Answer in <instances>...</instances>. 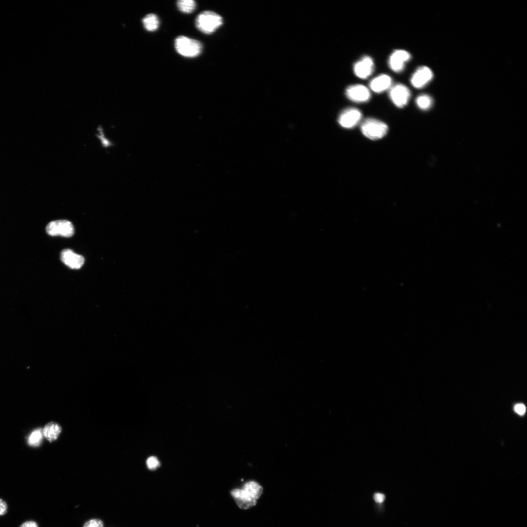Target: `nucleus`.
Segmentation results:
<instances>
[{
  "mask_svg": "<svg viewBox=\"0 0 527 527\" xmlns=\"http://www.w3.org/2000/svg\"><path fill=\"white\" fill-rule=\"evenodd\" d=\"M263 492V488L260 484L250 481L244 484L242 488L234 489L230 493L238 506L246 509L256 505Z\"/></svg>",
  "mask_w": 527,
  "mask_h": 527,
  "instance_id": "obj_1",
  "label": "nucleus"
},
{
  "mask_svg": "<svg viewBox=\"0 0 527 527\" xmlns=\"http://www.w3.org/2000/svg\"><path fill=\"white\" fill-rule=\"evenodd\" d=\"M196 27L205 34L214 32L223 24V18L219 14L211 11L200 13L196 19Z\"/></svg>",
  "mask_w": 527,
  "mask_h": 527,
  "instance_id": "obj_2",
  "label": "nucleus"
},
{
  "mask_svg": "<svg viewBox=\"0 0 527 527\" xmlns=\"http://www.w3.org/2000/svg\"><path fill=\"white\" fill-rule=\"evenodd\" d=\"M175 47L181 55L188 58H194L199 55L203 49L202 43L198 41L181 36L175 39Z\"/></svg>",
  "mask_w": 527,
  "mask_h": 527,
  "instance_id": "obj_3",
  "label": "nucleus"
},
{
  "mask_svg": "<svg viewBox=\"0 0 527 527\" xmlns=\"http://www.w3.org/2000/svg\"><path fill=\"white\" fill-rule=\"evenodd\" d=\"M362 133L367 138L376 140L384 137L387 132V125L378 120L368 118L363 121L361 125Z\"/></svg>",
  "mask_w": 527,
  "mask_h": 527,
  "instance_id": "obj_4",
  "label": "nucleus"
},
{
  "mask_svg": "<svg viewBox=\"0 0 527 527\" xmlns=\"http://www.w3.org/2000/svg\"><path fill=\"white\" fill-rule=\"evenodd\" d=\"M47 233L52 236L70 237L74 233L72 223L67 220H57L50 222L46 226Z\"/></svg>",
  "mask_w": 527,
  "mask_h": 527,
  "instance_id": "obj_5",
  "label": "nucleus"
},
{
  "mask_svg": "<svg viewBox=\"0 0 527 527\" xmlns=\"http://www.w3.org/2000/svg\"><path fill=\"white\" fill-rule=\"evenodd\" d=\"M410 91L405 85L396 84L389 89V96L392 102L398 107L405 106L410 98Z\"/></svg>",
  "mask_w": 527,
  "mask_h": 527,
  "instance_id": "obj_6",
  "label": "nucleus"
},
{
  "mask_svg": "<svg viewBox=\"0 0 527 527\" xmlns=\"http://www.w3.org/2000/svg\"><path fill=\"white\" fill-rule=\"evenodd\" d=\"M362 117V113L359 109L349 107L344 110L341 113L338 121L343 127L351 128L359 123Z\"/></svg>",
  "mask_w": 527,
  "mask_h": 527,
  "instance_id": "obj_7",
  "label": "nucleus"
},
{
  "mask_svg": "<svg viewBox=\"0 0 527 527\" xmlns=\"http://www.w3.org/2000/svg\"><path fill=\"white\" fill-rule=\"evenodd\" d=\"M345 94L349 100L359 103L368 101L371 97L369 89L360 84L349 85L346 88Z\"/></svg>",
  "mask_w": 527,
  "mask_h": 527,
  "instance_id": "obj_8",
  "label": "nucleus"
},
{
  "mask_svg": "<svg viewBox=\"0 0 527 527\" xmlns=\"http://www.w3.org/2000/svg\"><path fill=\"white\" fill-rule=\"evenodd\" d=\"M410 59L411 55L408 52L403 49H397L390 55L388 64L392 71L399 73L404 70L405 63Z\"/></svg>",
  "mask_w": 527,
  "mask_h": 527,
  "instance_id": "obj_9",
  "label": "nucleus"
},
{
  "mask_svg": "<svg viewBox=\"0 0 527 527\" xmlns=\"http://www.w3.org/2000/svg\"><path fill=\"white\" fill-rule=\"evenodd\" d=\"M353 72L358 78L365 79L368 78L374 69V63L372 59L365 56L357 61L353 65Z\"/></svg>",
  "mask_w": 527,
  "mask_h": 527,
  "instance_id": "obj_10",
  "label": "nucleus"
},
{
  "mask_svg": "<svg viewBox=\"0 0 527 527\" xmlns=\"http://www.w3.org/2000/svg\"><path fill=\"white\" fill-rule=\"evenodd\" d=\"M433 77V72L429 67L420 66L412 75L410 82L415 88H422L430 81Z\"/></svg>",
  "mask_w": 527,
  "mask_h": 527,
  "instance_id": "obj_11",
  "label": "nucleus"
},
{
  "mask_svg": "<svg viewBox=\"0 0 527 527\" xmlns=\"http://www.w3.org/2000/svg\"><path fill=\"white\" fill-rule=\"evenodd\" d=\"M61 261L67 266L72 269H79L83 264L84 258L74 253L72 250L66 249L61 253Z\"/></svg>",
  "mask_w": 527,
  "mask_h": 527,
  "instance_id": "obj_12",
  "label": "nucleus"
},
{
  "mask_svg": "<svg viewBox=\"0 0 527 527\" xmlns=\"http://www.w3.org/2000/svg\"><path fill=\"white\" fill-rule=\"evenodd\" d=\"M391 78L386 74L379 75L372 79L369 83L370 89L377 93H380L389 89L392 86Z\"/></svg>",
  "mask_w": 527,
  "mask_h": 527,
  "instance_id": "obj_13",
  "label": "nucleus"
},
{
  "mask_svg": "<svg viewBox=\"0 0 527 527\" xmlns=\"http://www.w3.org/2000/svg\"><path fill=\"white\" fill-rule=\"evenodd\" d=\"M43 436L50 442L57 439L61 432L60 426L54 422L47 424L42 429Z\"/></svg>",
  "mask_w": 527,
  "mask_h": 527,
  "instance_id": "obj_14",
  "label": "nucleus"
},
{
  "mask_svg": "<svg viewBox=\"0 0 527 527\" xmlns=\"http://www.w3.org/2000/svg\"><path fill=\"white\" fill-rule=\"evenodd\" d=\"M145 29L148 31H156L159 26V20L155 14H149L146 15L142 20Z\"/></svg>",
  "mask_w": 527,
  "mask_h": 527,
  "instance_id": "obj_15",
  "label": "nucleus"
},
{
  "mask_svg": "<svg viewBox=\"0 0 527 527\" xmlns=\"http://www.w3.org/2000/svg\"><path fill=\"white\" fill-rule=\"evenodd\" d=\"M416 103L418 107L424 110L429 109L432 105L433 100L427 94L418 96L416 99Z\"/></svg>",
  "mask_w": 527,
  "mask_h": 527,
  "instance_id": "obj_16",
  "label": "nucleus"
},
{
  "mask_svg": "<svg viewBox=\"0 0 527 527\" xmlns=\"http://www.w3.org/2000/svg\"><path fill=\"white\" fill-rule=\"evenodd\" d=\"M177 7L182 12L190 13L196 8V2L193 0H179L177 2Z\"/></svg>",
  "mask_w": 527,
  "mask_h": 527,
  "instance_id": "obj_17",
  "label": "nucleus"
},
{
  "mask_svg": "<svg viewBox=\"0 0 527 527\" xmlns=\"http://www.w3.org/2000/svg\"><path fill=\"white\" fill-rule=\"evenodd\" d=\"M43 436L42 429H35L30 434L28 438V443L31 446H38L41 442Z\"/></svg>",
  "mask_w": 527,
  "mask_h": 527,
  "instance_id": "obj_18",
  "label": "nucleus"
},
{
  "mask_svg": "<svg viewBox=\"0 0 527 527\" xmlns=\"http://www.w3.org/2000/svg\"><path fill=\"white\" fill-rule=\"evenodd\" d=\"M97 133H98V137L101 142V144L105 147H110L111 145V143L107 138L105 137V135L102 128H98Z\"/></svg>",
  "mask_w": 527,
  "mask_h": 527,
  "instance_id": "obj_19",
  "label": "nucleus"
},
{
  "mask_svg": "<svg viewBox=\"0 0 527 527\" xmlns=\"http://www.w3.org/2000/svg\"><path fill=\"white\" fill-rule=\"evenodd\" d=\"M83 527H103L101 520L99 519H92L87 521Z\"/></svg>",
  "mask_w": 527,
  "mask_h": 527,
  "instance_id": "obj_20",
  "label": "nucleus"
},
{
  "mask_svg": "<svg viewBox=\"0 0 527 527\" xmlns=\"http://www.w3.org/2000/svg\"><path fill=\"white\" fill-rule=\"evenodd\" d=\"M146 465L149 469H154L159 466V462L156 457L151 456L147 460Z\"/></svg>",
  "mask_w": 527,
  "mask_h": 527,
  "instance_id": "obj_21",
  "label": "nucleus"
},
{
  "mask_svg": "<svg viewBox=\"0 0 527 527\" xmlns=\"http://www.w3.org/2000/svg\"><path fill=\"white\" fill-rule=\"evenodd\" d=\"M514 410L517 414L522 415L525 414L526 408L524 404H518L515 405Z\"/></svg>",
  "mask_w": 527,
  "mask_h": 527,
  "instance_id": "obj_22",
  "label": "nucleus"
},
{
  "mask_svg": "<svg viewBox=\"0 0 527 527\" xmlns=\"http://www.w3.org/2000/svg\"><path fill=\"white\" fill-rule=\"evenodd\" d=\"M385 495L382 493L376 492L373 495V499L377 503H382L385 500Z\"/></svg>",
  "mask_w": 527,
  "mask_h": 527,
  "instance_id": "obj_23",
  "label": "nucleus"
},
{
  "mask_svg": "<svg viewBox=\"0 0 527 527\" xmlns=\"http://www.w3.org/2000/svg\"><path fill=\"white\" fill-rule=\"evenodd\" d=\"M8 506L6 503L0 499V516L5 514L7 512Z\"/></svg>",
  "mask_w": 527,
  "mask_h": 527,
  "instance_id": "obj_24",
  "label": "nucleus"
},
{
  "mask_svg": "<svg viewBox=\"0 0 527 527\" xmlns=\"http://www.w3.org/2000/svg\"><path fill=\"white\" fill-rule=\"evenodd\" d=\"M20 527H38L37 523L33 521H28L23 523Z\"/></svg>",
  "mask_w": 527,
  "mask_h": 527,
  "instance_id": "obj_25",
  "label": "nucleus"
}]
</instances>
